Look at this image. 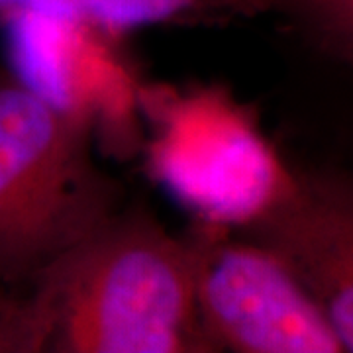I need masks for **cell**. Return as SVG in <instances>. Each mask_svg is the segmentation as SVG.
<instances>
[{"instance_id": "obj_1", "label": "cell", "mask_w": 353, "mask_h": 353, "mask_svg": "<svg viewBox=\"0 0 353 353\" xmlns=\"http://www.w3.org/2000/svg\"><path fill=\"white\" fill-rule=\"evenodd\" d=\"M196 230L114 212L2 310L14 353H212L196 312Z\"/></svg>"}, {"instance_id": "obj_2", "label": "cell", "mask_w": 353, "mask_h": 353, "mask_svg": "<svg viewBox=\"0 0 353 353\" xmlns=\"http://www.w3.org/2000/svg\"><path fill=\"white\" fill-rule=\"evenodd\" d=\"M92 130L20 81L0 87V281L30 285L118 210Z\"/></svg>"}, {"instance_id": "obj_3", "label": "cell", "mask_w": 353, "mask_h": 353, "mask_svg": "<svg viewBox=\"0 0 353 353\" xmlns=\"http://www.w3.org/2000/svg\"><path fill=\"white\" fill-rule=\"evenodd\" d=\"M145 169L196 224L240 232L292 187L257 112L220 85H141Z\"/></svg>"}, {"instance_id": "obj_4", "label": "cell", "mask_w": 353, "mask_h": 353, "mask_svg": "<svg viewBox=\"0 0 353 353\" xmlns=\"http://www.w3.org/2000/svg\"><path fill=\"white\" fill-rule=\"evenodd\" d=\"M194 230L196 312L210 352L343 353L314 299L275 253L232 232Z\"/></svg>"}, {"instance_id": "obj_5", "label": "cell", "mask_w": 353, "mask_h": 353, "mask_svg": "<svg viewBox=\"0 0 353 353\" xmlns=\"http://www.w3.org/2000/svg\"><path fill=\"white\" fill-rule=\"evenodd\" d=\"M20 83L87 124L114 152L139 141L141 85L120 38L65 16L0 14Z\"/></svg>"}, {"instance_id": "obj_6", "label": "cell", "mask_w": 353, "mask_h": 353, "mask_svg": "<svg viewBox=\"0 0 353 353\" xmlns=\"http://www.w3.org/2000/svg\"><path fill=\"white\" fill-rule=\"evenodd\" d=\"M234 234L275 253L353 353V173L294 169L289 192Z\"/></svg>"}, {"instance_id": "obj_7", "label": "cell", "mask_w": 353, "mask_h": 353, "mask_svg": "<svg viewBox=\"0 0 353 353\" xmlns=\"http://www.w3.org/2000/svg\"><path fill=\"white\" fill-rule=\"evenodd\" d=\"M275 0H0V14L65 16L124 38L152 26H222L273 10Z\"/></svg>"}, {"instance_id": "obj_8", "label": "cell", "mask_w": 353, "mask_h": 353, "mask_svg": "<svg viewBox=\"0 0 353 353\" xmlns=\"http://www.w3.org/2000/svg\"><path fill=\"white\" fill-rule=\"evenodd\" d=\"M304 36L324 53L353 65V0H275Z\"/></svg>"}, {"instance_id": "obj_9", "label": "cell", "mask_w": 353, "mask_h": 353, "mask_svg": "<svg viewBox=\"0 0 353 353\" xmlns=\"http://www.w3.org/2000/svg\"><path fill=\"white\" fill-rule=\"evenodd\" d=\"M0 353H14L12 341H10V338H8V334H6V330H4L2 324H0Z\"/></svg>"}]
</instances>
